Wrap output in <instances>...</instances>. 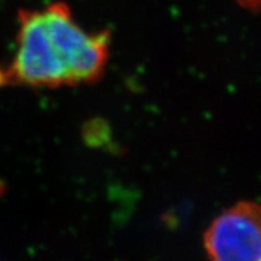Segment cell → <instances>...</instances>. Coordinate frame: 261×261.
<instances>
[{"instance_id": "cell-2", "label": "cell", "mask_w": 261, "mask_h": 261, "mask_svg": "<svg viewBox=\"0 0 261 261\" xmlns=\"http://www.w3.org/2000/svg\"><path fill=\"white\" fill-rule=\"evenodd\" d=\"M204 248L211 261H261V204L239 201L210 224Z\"/></svg>"}, {"instance_id": "cell-3", "label": "cell", "mask_w": 261, "mask_h": 261, "mask_svg": "<svg viewBox=\"0 0 261 261\" xmlns=\"http://www.w3.org/2000/svg\"><path fill=\"white\" fill-rule=\"evenodd\" d=\"M240 2L249 8L261 7V0H240Z\"/></svg>"}, {"instance_id": "cell-1", "label": "cell", "mask_w": 261, "mask_h": 261, "mask_svg": "<svg viewBox=\"0 0 261 261\" xmlns=\"http://www.w3.org/2000/svg\"><path fill=\"white\" fill-rule=\"evenodd\" d=\"M110 51V31L84 30L65 3L21 10L14 55L0 65V88H60L95 83L106 72Z\"/></svg>"}]
</instances>
